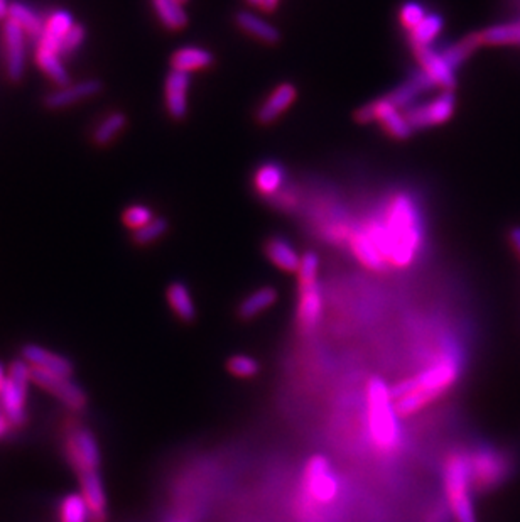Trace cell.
<instances>
[{
  "label": "cell",
  "instance_id": "1",
  "mask_svg": "<svg viewBox=\"0 0 520 522\" xmlns=\"http://www.w3.org/2000/svg\"><path fill=\"white\" fill-rule=\"evenodd\" d=\"M461 375L460 359L452 352H441L423 371L392 386V398L400 419L419 415L448 394Z\"/></svg>",
  "mask_w": 520,
  "mask_h": 522
},
{
  "label": "cell",
  "instance_id": "2",
  "mask_svg": "<svg viewBox=\"0 0 520 522\" xmlns=\"http://www.w3.org/2000/svg\"><path fill=\"white\" fill-rule=\"evenodd\" d=\"M367 228L374 235L388 268L404 269L413 264L421 249L423 227L417 208L406 195L390 201L386 218L382 222H372Z\"/></svg>",
  "mask_w": 520,
  "mask_h": 522
},
{
  "label": "cell",
  "instance_id": "3",
  "mask_svg": "<svg viewBox=\"0 0 520 522\" xmlns=\"http://www.w3.org/2000/svg\"><path fill=\"white\" fill-rule=\"evenodd\" d=\"M367 429L375 450L392 455L402 443L400 417L392 398V388L380 377H370L365 386Z\"/></svg>",
  "mask_w": 520,
  "mask_h": 522
},
{
  "label": "cell",
  "instance_id": "4",
  "mask_svg": "<svg viewBox=\"0 0 520 522\" xmlns=\"http://www.w3.org/2000/svg\"><path fill=\"white\" fill-rule=\"evenodd\" d=\"M442 492L450 516L454 522H479L473 483L470 477L467 450L456 448L442 462Z\"/></svg>",
  "mask_w": 520,
  "mask_h": 522
},
{
  "label": "cell",
  "instance_id": "5",
  "mask_svg": "<svg viewBox=\"0 0 520 522\" xmlns=\"http://www.w3.org/2000/svg\"><path fill=\"white\" fill-rule=\"evenodd\" d=\"M467 453L475 492H490L507 481L512 469L506 452L490 444H480L467 450Z\"/></svg>",
  "mask_w": 520,
  "mask_h": 522
},
{
  "label": "cell",
  "instance_id": "6",
  "mask_svg": "<svg viewBox=\"0 0 520 522\" xmlns=\"http://www.w3.org/2000/svg\"><path fill=\"white\" fill-rule=\"evenodd\" d=\"M303 494L320 506H330L340 496V481L324 455L307 458L303 470Z\"/></svg>",
  "mask_w": 520,
  "mask_h": 522
},
{
  "label": "cell",
  "instance_id": "7",
  "mask_svg": "<svg viewBox=\"0 0 520 522\" xmlns=\"http://www.w3.org/2000/svg\"><path fill=\"white\" fill-rule=\"evenodd\" d=\"M355 121L359 124L377 122L386 131V134L396 141H407L414 134L413 125L406 117V110L396 107L388 100V95L379 96L359 108L355 112Z\"/></svg>",
  "mask_w": 520,
  "mask_h": 522
},
{
  "label": "cell",
  "instance_id": "8",
  "mask_svg": "<svg viewBox=\"0 0 520 522\" xmlns=\"http://www.w3.org/2000/svg\"><path fill=\"white\" fill-rule=\"evenodd\" d=\"M31 382L27 362H13L9 367L7 382L0 394L4 416L14 426H21L26 421L27 388Z\"/></svg>",
  "mask_w": 520,
  "mask_h": 522
},
{
  "label": "cell",
  "instance_id": "9",
  "mask_svg": "<svg viewBox=\"0 0 520 522\" xmlns=\"http://www.w3.org/2000/svg\"><path fill=\"white\" fill-rule=\"evenodd\" d=\"M65 453L68 462L77 475L98 472L102 455L98 443L92 431L85 428H73L68 431L65 440Z\"/></svg>",
  "mask_w": 520,
  "mask_h": 522
},
{
  "label": "cell",
  "instance_id": "10",
  "mask_svg": "<svg viewBox=\"0 0 520 522\" xmlns=\"http://www.w3.org/2000/svg\"><path fill=\"white\" fill-rule=\"evenodd\" d=\"M456 112V95L454 90H441L440 95L433 96L424 104H417L406 110V117L413 125L414 131L417 129H429L442 125L453 119Z\"/></svg>",
  "mask_w": 520,
  "mask_h": 522
},
{
  "label": "cell",
  "instance_id": "11",
  "mask_svg": "<svg viewBox=\"0 0 520 522\" xmlns=\"http://www.w3.org/2000/svg\"><path fill=\"white\" fill-rule=\"evenodd\" d=\"M324 313V301L320 282L297 281V305H296V326L299 334L311 335L318 330Z\"/></svg>",
  "mask_w": 520,
  "mask_h": 522
},
{
  "label": "cell",
  "instance_id": "12",
  "mask_svg": "<svg viewBox=\"0 0 520 522\" xmlns=\"http://www.w3.org/2000/svg\"><path fill=\"white\" fill-rule=\"evenodd\" d=\"M29 375H31V382H34L36 386L50 392L58 401L63 402L68 409L80 413L87 408V402H88L87 394L69 377L50 374L46 371H41L31 365H29Z\"/></svg>",
  "mask_w": 520,
  "mask_h": 522
},
{
  "label": "cell",
  "instance_id": "13",
  "mask_svg": "<svg viewBox=\"0 0 520 522\" xmlns=\"http://www.w3.org/2000/svg\"><path fill=\"white\" fill-rule=\"evenodd\" d=\"M2 36L5 50V73L9 80L19 81L26 71L27 34L23 27L7 19L2 29Z\"/></svg>",
  "mask_w": 520,
  "mask_h": 522
},
{
  "label": "cell",
  "instance_id": "14",
  "mask_svg": "<svg viewBox=\"0 0 520 522\" xmlns=\"http://www.w3.org/2000/svg\"><path fill=\"white\" fill-rule=\"evenodd\" d=\"M414 58L419 63V68L426 73L434 85L441 90H454L456 88V69L446 61L441 51H436L433 46L415 48Z\"/></svg>",
  "mask_w": 520,
  "mask_h": 522
},
{
  "label": "cell",
  "instance_id": "15",
  "mask_svg": "<svg viewBox=\"0 0 520 522\" xmlns=\"http://www.w3.org/2000/svg\"><path fill=\"white\" fill-rule=\"evenodd\" d=\"M191 87V75L171 69L164 81V105L173 121H183L187 115V94Z\"/></svg>",
  "mask_w": 520,
  "mask_h": 522
},
{
  "label": "cell",
  "instance_id": "16",
  "mask_svg": "<svg viewBox=\"0 0 520 522\" xmlns=\"http://www.w3.org/2000/svg\"><path fill=\"white\" fill-rule=\"evenodd\" d=\"M297 98V88L291 81H282L270 94L267 95L266 100L259 105L255 112V121L260 125H270L279 119L284 112L293 107Z\"/></svg>",
  "mask_w": 520,
  "mask_h": 522
},
{
  "label": "cell",
  "instance_id": "17",
  "mask_svg": "<svg viewBox=\"0 0 520 522\" xmlns=\"http://www.w3.org/2000/svg\"><path fill=\"white\" fill-rule=\"evenodd\" d=\"M102 92V83L98 80H83L77 83H68L65 87H58L54 92L44 98V104L50 110H61L88 100Z\"/></svg>",
  "mask_w": 520,
  "mask_h": 522
},
{
  "label": "cell",
  "instance_id": "18",
  "mask_svg": "<svg viewBox=\"0 0 520 522\" xmlns=\"http://www.w3.org/2000/svg\"><path fill=\"white\" fill-rule=\"evenodd\" d=\"M80 482V494L85 499L92 522L108 521L107 494L100 472H88L77 475Z\"/></svg>",
  "mask_w": 520,
  "mask_h": 522
},
{
  "label": "cell",
  "instance_id": "19",
  "mask_svg": "<svg viewBox=\"0 0 520 522\" xmlns=\"http://www.w3.org/2000/svg\"><path fill=\"white\" fill-rule=\"evenodd\" d=\"M23 361L27 362L31 367H36L41 371H46L50 374L61 375V377H69L75 372L73 363L68 361L67 357L53 353L48 348L29 343L26 347H23Z\"/></svg>",
  "mask_w": 520,
  "mask_h": 522
},
{
  "label": "cell",
  "instance_id": "20",
  "mask_svg": "<svg viewBox=\"0 0 520 522\" xmlns=\"http://www.w3.org/2000/svg\"><path fill=\"white\" fill-rule=\"evenodd\" d=\"M434 88H438L434 85V81L431 80L426 73L419 68V69L414 71L407 80L402 81L399 87H396L390 94H388V98L396 107L407 110V108L413 107L414 102L421 95L427 94V92H431Z\"/></svg>",
  "mask_w": 520,
  "mask_h": 522
},
{
  "label": "cell",
  "instance_id": "21",
  "mask_svg": "<svg viewBox=\"0 0 520 522\" xmlns=\"http://www.w3.org/2000/svg\"><path fill=\"white\" fill-rule=\"evenodd\" d=\"M350 247L361 266L372 270H386L388 268V261L380 252L369 228H359L353 232L350 237Z\"/></svg>",
  "mask_w": 520,
  "mask_h": 522
},
{
  "label": "cell",
  "instance_id": "22",
  "mask_svg": "<svg viewBox=\"0 0 520 522\" xmlns=\"http://www.w3.org/2000/svg\"><path fill=\"white\" fill-rule=\"evenodd\" d=\"M264 254L272 266H276L284 272H294V274L297 272L301 257H303L296 251L291 242L280 235H272L264 242Z\"/></svg>",
  "mask_w": 520,
  "mask_h": 522
},
{
  "label": "cell",
  "instance_id": "23",
  "mask_svg": "<svg viewBox=\"0 0 520 522\" xmlns=\"http://www.w3.org/2000/svg\"><path fill=\"white\" fill-rule=\"evenodd\" d=\"M235 24L247 36L260 41L269 46H276L280 42V31L274 24H270L264 17L249 11H239L235 14Z\"/></svg>",
  "mask_w": 520,
  "mask_h": 522
},
{
  "label": "cell",
  "instance_id": "24",
  "mask_svg": "<svg viewBox=\"0 0 520 522\" xmlns=\"http://www.w3.org/2000/svg\"><path fill=\"white\" fill-rule=\"evenodd\" d=\"M278 299H279V293L276 288L272 286L257 288L239 303L237 315L242 322H251L257 316H260L262 313H266L267 309L272 308L278 303Z\"/></svg>",
  "mask_w": 520,
  "mask_h": 522
},
{
  "label": "cell",
  "instance_id": "25",
  "mask_svg": "<svg viewBox=\"0 0 520 522\" xmlns=\"http://www.w3.org/2000/svg\"><path fill=\"white\" fill-rule=\"evenodd\" d=\"M214 54L203 48V46H183L178 48L171 56V69L185 71V73H195L201 69H208L214 67Z\"/></svg>",
  "mask_w": 520,
  "mask_h": 522
},
{
  "label": "cell",
  "instance_id": "26",
  "mask_svg": "<svg viewBox=\"0 0 520 522\" xmlns=\"http://www.w3.org/2000/svg\"><path fill=\"white\" fill-rule=\"evenodd\" d=\"M284 181H286V169L282 168V164L276 161L262 162L252 176V187H254L255 193L264 198H270L276 193H279Z\"/></svg>",
  "mask_w": 520,
  "mask_h": 522
},
{
  "label": "cell",
  "instance_id": "27",
  "mask_svg": "<svg viewBox=\"0 0 520 522\" xmlns=\"http://www.w3.org/2000/svg\"><path fill=\"white\" fill-rule=\"evenodd\" d=\"M34 60H36L38 68L42 71V75H46L58 87H65L69 83V71L65 67L63 56L58 50L42 46V44H36Z\"/></svg>",
  "mask_w": 520,
  "mask_h": 522
},
{
  "label": "cell",
  "instance_id": "28",
  "mask_svg": "<svg viewBox=\"0 0 520 522\" xmlns=\"http://www.w3.org/2000/svg\"><path fill=\"white\" fill-rule=\"evenodd\" d=\"M166 301L178 320L185 323H193L196 320V305L185 282H171L166 289Z\"/></svg>",
  "mask_w": 520,
  "mask_h": 522
},
{
  "label": "cell",
  "instance_id": "29",
  "mask_svg": "<svg viewBox=\"0 0 520 522\" xmlns=\"http://www.w3.org/2000/svg\"><path fill=\"white\" fill-rule=\"evenodd\" d=\"M156 17L168 31H181L187 26L189 17L185 4L179 0H151Z\"/></svg>",
  "mask_w": 520,
  "mask_h": 522
},
{
  "label": "cell",
  "instance_id": "30",
  "mask_svg": "<svg viewBox=\"0 0 520 522\" xmlns=\"http://www.w3.org/2000/svg\"><path fill=\"white\" fill-rule=\"evenodd\" d=\"M444 27V19L438 13H427L426 17L409 31L411 48H427L440 36Z\"/></svg>",
  "mask_w": 520,
  "mask_h": 522
},
{
  "label": "cell",
  "instance_id": "31",
  "mask_svg": "<svg viewBox=\"0 0 520 522\" xmlns=\"http://www.w3.org/2000/svg\"><path fill=\"white\" fill-rule=\"evenodd\" d=\"M9 19L23 27L27 36L32 38V40H40L42 32H44L46 21H42L40 14L36 13L32 7H29L27 4H23V2H13L11 4Z\"/></svg>",
  "mask_w": 520,
  "mask_h": 522
},
{
  "label": "cell",
  "instance_id": "32",
  "mask_svg": "<svg viewBox=\"0 0 520 522\" xmlns=\"http://www.w3.org/2000/svg\"><path fill=\"white\" fill-rule=\"evenodd\" d=\"M483 46H519L520 19L504 24H495L480 31Z\"/></svg>",
  "mask_w": 520,
  "mask_h": 522
},
{
  "label": "cell",
  "instance_id": "33",
  "mask_svg": "<svg viewBox=\"0 0 520 522\" xmlns=\"http://www.w3.org/2000/svg\"><path fill=\"white\" fill-rule=\"evenodd\" d=\"M483 46L481 42L480 32H471L465 38L456 41L452 46H448L444 51H441L442 56L446 58V61L452 65L453 69H458L461 67L467 60H470L473 54L477 53V50Z\"/></svg>",
  "mask_w": 520,
  "mask_h": 522
},
{
  "label": "cell",
  "instance_id": "34",
  "mask_svg": "<svg viewBox=\"0 0 520 522\" xmlns=\"http://www.w3.org/2000/svg\"><path fill=\"white\" fill-rule=\"evenodd\" d=\"M127 115L123 112H112L107 117H104L102 122L95 127L94 142L96 146L104 148L112 144L127 127Z\"/></svg>",
  "mask_w": 520,
  "mask_h": 522
},
{
  "label": "cell",
  "instance_id": "35",
  "mask_svg": "<svg viewBox=\"0 0 520 522\" xmlns=\"http://www.w3.org/2000/svg\"><path fill=\"white\" fill-rule=\"evenodd\" d=\"M58 516L59 522H92L90 510L80 492L68 494L61 499Z\"/></svg>",
  "mask_w": 520,
  "mask_h": 522
},
{
  "label": "cell",
  "instance_id": "36",
  "mask_svg": "<svg viewBox=\"0 0 520 522\" xmlns=\"http://www.w3.org/2000/svg\"><path fill=\"white\" fill-rule=\"evenodd\" d=\"M225 367H227L228 374L235 379H242V380L255 379L257 375L260 374V363L255 357L247 355V353H235V355L228 357Z\"/></svg>",
  "mask_w": 520,
  "mask_h": 522
},
{
  "label": "cell",
  "instance_id": "37",
  "mask_svg": "<svg viewBox=\"0 0 520 522\" xmlns=\"http://www.w3.org/2000/svg\"><path fill=\"white\" fill-rule=\"evenodd\" d=\"M75 24H77V23H75L73 14L68 13L65 9H58V11H54V13L48 15L42 34H46V36H50V38H53V40L59 41V42H63L65 36L75 27Z\"/></svg>",
  "mask_w": 520,
  "mask_h": 522
},
{
  "label": "cell",
  "instance_id": "38",
  "mask_svg": "<svg viewBox=\"0 0 520 522\" xmlns=\"http://www.w3.org/2000/svg\"><path fill=\"white\" fill-rule=\"evenodd\" d=\"M169 230V222L162 216H154L147 225L132 232V239L137 245H151L162 239Z\"/></svg>",
  "mask_w": 520,
  "mask_h": 522
},
{
  "label": "cell",
  "instance_id": "39",
  "mask_svg": "<svg viewBox=\"0 0 520 522\" xmlns=\"http://www.w3.org/2000/svg\"><path fill=\"white\" fill-rule=\"evenodd\" d=\"M152 218H154V212L142 203L131 205L122 212V224L132 232L147 225Z\"/></svg>",
  "mask_w": 520,
  "mask_h": 522
},
{
  "label": "cell",
  "instance_id": "40",
  "mask_svg": "<svg viewBox=\"0 0 520 522\" xmlns=\"http://www.w3.org/2000/svg\"><path fill=\"white\" fill-rule=\"evenodd\" d=\"M426 7L417 0H407L400 5L399 23L407 32L426 17Z\"/></svg>",
  "mask_w": 520,
  "mask_h": 522
},
{
  "label": "cell",
  "instance_id": "41",
  "mask_svg": "<svg viewBox=\"0 0 520 522\" xmlns=\"http://www.w3.org/2000/svg\"><path fill=\"white\" fill-rule=\"evenodd\" d=\"M87 40V29L83 24H75V27L68 32L65 36V40L61 42V48H59V53L65 58V56H69V54L77 53L83 46V42Z\"/></svg>",
  "mask_w": 520,
  "mask_h": 522
},
{
  "label": "cell",
  "instance_id": "42",
  "mask_svg": "<svg viewBox=\"0 0 520 522\" xmlns=\"http://www.w3.org/2000/svg\"><path fill=\"white\" fill-rule=\"evenodd\" d=\"M320 272V257L315 252H306L301 257V264L296 272L297 281H315Z\"/></svg>",
  "mask_w": 520,
  "mask_h": 522
},
{
  "label": "cell",
  "instance_id": "43",
  "mask_svg": "<svg viewBox=\"0 0 520 522\" xmlns=\"http://www.w3.org/2000/svg\"><path fill=\"white\" fill-rule=\"evenodd\" d=\"M507 241L512 252L517 255V259L520 261V225L508 228Z\"/></svg>",
  "mask_w": 520,
  "mask_h": 522
},
{
  "label": "cell",
  "instance_id": "44",
  "mask_svg": "<svg viewBox=\"0 0 520 522\" xmlns=\"http://www.w3.org/2000/svg\"><path fill=\"white\" fill-rule=\"evenodd\" d=\"M9 9H11L9 0H0V21H7L9 19Z\"/></svg>",
  "mask_w": 520,
  "mask_h": 522
},
{
  "label": "cell",
  "instance_id": "45",
  "mask_svg": "<svg viewBox=\"0 0 520 522\" xmlns=\"http://www.w3.org/2000/svg\"><path fill=\"white\" fill-rule=\"evenodd\" d=\"M280 0H264V5H262V13H274L279 5Z\"/></svg>",
  "mask_w": 520,
  "mask_h": 522
},
{
  "label": "cell",
  "instance_id": "46",
  "mask_svg": "<svg viewBox=\"0 0 520 522\" xmlns=\"http://www.w3.org/2000/svg\"><path fill=\"white\" fill-rule=\"evenodd\" d=\"M11 428V423L5 416H0V436H4L7 431Z\"/></svg>",
  "mask_w": 520,
  "mask_h": 522
},
{
  "label": "cell",
  "instance_id": "47",
  "mask_svg": "<svg viewBox=\"0 0 520 522\" xmlns=\"http://www.w3.org/2000/svg\"><path fill=\"white\" fill-rule=\"evenodd\" d=\"M7 371H5V367L0 363V394H2V390H4V386H5V382H7Z\"/></svg>",
  "mask_w": 520,
  "mask_h": 522
},
{
  "label": "cell",
  "instance_id": "48",
  "mask_svg": "<svg viewBox=\"0 0 520 522\" xmlns=\"http://www.w3.org/2000/svg\"><path fill=\"white\" fill-rule=\"evenodd\" d=\"M247 2H249V4H251V5H252V7H255V9H260V11H262V5H264V0H247Z\"/></svg>",
  "mask_w": 520,
  "mask_h": 522
},
{
  "label": "cell",
  "instance_id": "49",
  "mask_svg": "<svg viewBox=\"0 0 520 522\" xmlns=\"http://www.w3.org/2000/svg\"><path fill=\"white\" fill-rule=\"evenodd\" d=\"M179 2H181V4H187V0H179Z\"/></svg>",
  "mask_w": 520,
  "mask_h": 522
},
{
  "label": "cell",
  "instance_id": "50",
  "mask_svg": "<svg viewBox=\"0 0 520 522\" xmlns=\"http://www.w3.org/2000/svg\"><path fill=\"white\" fill-rule=\"evenodd\" d=\"M178 522H181V521H178Z\"/></svg>",
  "mask_w": 520,
  "mask_h": 522
}]
</instances>
